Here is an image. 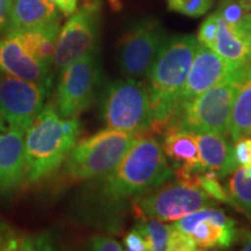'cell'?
I'll use <instances>...</instances> for the list:
<instances>
[{"label":"cell","instance_id":"cell-6","mask_svg":"<svg viewBox=\"0 0 251 251\" xmlns=\"http://www.w3.org/2000/svg\"><path fill=\"white\" fill-rule=\"evenodd\" d=\"M100 117L106 128L142 135L151 130L149 91L136 78L111 81L100 97Z\"/></svg>","mask_w":251,"mask_h":251},{"label":"cell","instance_id":"cell-37","mask_svg":"<svg viewBox=\"0 0 251 251\" xmlns=\"http://www.w3.org/2000/svg\"><path fill=\"white\" fill-rule=\"evenodd\" d=\"M248 17H249V18H251V12H250V13H249V14H248Z\"/></svg>","mask_w":251,"mask_h":251},{"label":"cell","instance_id":"cell-29","mask_svg":"<svg viewBox=\"0 0 251 251\" xmlns=\"http://www.w3.org/2000/svg\"><path fill=\"white\" fill-rule=\"evenodd\" d=\"M89 248L97 251H122L124 246L108 235H93L89 241Z\"/></svg>","mask_w":251,"mask_h":251},{"label":"cell","instance_id":"cell-34","mask_svg":"<svg viewBox=\"0 0 251 251\" xmlns=\"http://www.w3.org/2000/svg\"><path fill=\"white\" fill-rule=\"evenodd\" d=\"M186 0H168V8L171 12H179L181 6Z\"/></svg>","mask_w":251,"mask_h":251},{"label":"cell","instance_id":"cell-15","mask_svg":"<svg viewBox=\"0 0 251 251\" xmlns=\"http://www.w3.org/2000/svg\"><path fill=\"white\" fill-rule=\"evenodd\" d=\"M51 67L41 62L28 50L18 33L9 30L0 39V72L31 81L48 80Z\"/></svg>","mask_w":251,"mask_h":251},{"label":"cell","instance_id":"cell-12","mask_svg":"<svg viewBox=\"0 0 251 251\" xmlns=\"http://www.w3.org/2000/svg\"><path fill=\"white\" fill-rule=\"evenodd\" d=\"M172 227L190 235L196 242L198 250L225 249L231 247L237 238L235 221L211 207L196 211L176 220Z\"/></svg>","mask_w":251,"mask_h":251},{"label":"cell","instance_id":"cell-2","mask_svg":"<svg viewBox=\"0 0 251 251\" xmlns=\"http://www.w3.org/2000/svg\"><path fill=\"white\" fill-rule=\"evenodd\" d=\"M79 118L65 119L52 103L46 105L25 133V183L36 184L63 165L77 143Z\"/></svg>","mask_w":251,"mask_h":251},{"label":"cell","instance_id":"cell-7","mask_svg":"<svg viewBox=\"0 0 251 251\" xmlns=\"http://www.w3.org/2000/svg\"><path fill=\"white\" fill-rule=\"evenodd\" d=\"M215 205L200 187L174 181L156 187L135 200L131 212L136 219H155L159 221H176L203 207Z\"/></svg>","mask_w":251,"mask_h":251},{"label":"cell","instance_id":"cell-26","mask_svg":"<svg viewBox=\"0 0 251 251\" xmlns=\"http://www.w3.org/2000/svg\"><path fill=\"white\" fill-rule=\"evenodd\" d=\"M170 241H169V251H194L198 247L190 235L178 230L170 225Z\"/></svg>","mask_w":251,"mask_h":251},{"label":"cell","instance_id":"cell-31","mask_svg":"<svg viewBox=\"0 0 251 251\" xmlns=\"http://www.w3.org/2000/svg\"><path fill=\"white\" fill-rule=\"evenodd\" d=\"M13 0H0V34L7 33L9 27V13Z\"/></svg>","mask_w":251,"mask_h":251},{"label":"cell","instance_id":"cell-25","mask_svg":"<svg viewBox=\"0 0 251 251\" xmlns=\"http://www.w3.org/2000/svg\"><path fill=\"white\" fill-rule=\"evenodd\" d=\"M216 34H218V14L214 12L203 20L199 30H198V43L213 49L215 45Z\"/></svg>","mask_w":251,"mask_h":251},{"label":"cell","instance_id":"cell-35","mask_svg":"<svg viewBox=\"0 0 251 251\" xmlns=\"http://www.w3.org/2000/svg\"><path fill=\"white\" fill-rule=\"evenodd\" d=\"M242 250L251 251V230L247 231L242 237Z\"/></svg>","mask_w":251,"mask_h":251},{"label":"cell","instance_id":"cell-18","mask_svg":"<svg viewBox=\"0 0 251 251\" xmlns=\"http://www.w3.org/2000/svg\"><path fill=\"white\" fill-rule=\"evenodd\" d=\"M213 50L236 67L246 68L251 64V52L241 31L237 27L226 23L219 15L218 34Z\"/></svg>","mask_w":251,"mask_h":251},{"label":"cell","instance_id":"cell-4","mask_svg":"<svg viewBox=\"0 0 251 251\" xmlns=\"http://www.w3.org/2000/svg\"><path fill=\"white\" fill-rule=\"evenodd\" d=\"M247 68L237 69L196 98L179 103L165 130L174 128L192 133L229 134L235 94Z\"/></svg>","mask_w":251,"mask_h":251},{"label":"cell","instance_id":"cell-32","mask_svg":"<svg viewBox=\"0 0 251 251\" xmlns=\"http://www.w3.org/2000/svg\"><path fill=\"white\" fill-rule=\"evenodd\" d=\"M62 12L65 17H69L77 9L78 0H49Z\"/></svg>","mask_w":251,"mask_h":251},{"label":"cell","instance_id":"cell-33","mask_svg":"<svg viewBox=\"0 0 251 251\" xmlns=\"http://www.w3.org/2000/svg\"><path fill=\"white\" fill-rule=\"evenodd\" d=\"M238 30L241 31V34H242L244 40H246L248 47H249V50L251 52V18H249L247 15V18L244 19V21L242 24L240 25V26L237 27Z\"/></svg>","mask_w":251,"mask_h":251},{"label":"cell","instance_id":"cell-36","mask_svg":"<svg viewBox=\"0 0 251 251\" xmlns=\"http://www.w3.org/2000/svg\"><path fill=\"white\" fill-rule=\"evenodd\" d=\"M242 4L246 6V7L249 9V11H251V0H240Z\"/></svg>","mask_w":251,"mask_h":251},{"label":"cell","instance_id":"cell-27","mask_svg":"<svg viewBox=\"0 0 251 251\" xmlns=\"http://www.w3.org/2000/svg\"><path fill=\"white\" fill-rule=\"evenodd\" d=\"M214 5V0H186L181 6L179 12L191 18H198L206 14Z\"/></svg>","mask_w":251,"mask_h":251},{"label":"cell","instance_id":"cell-24","mask_svg":"<svg viewBox=\"0 0 251 251\" xmlns=\"http://www.w3.org/2000/svg\"><path fill=\"white\" fill-rule=\"evenodd\" d=\"M215 12L227 24L238 27L251 11H249L240 0H221Z\"/></svg>","mask_w":251,"mask_h":251},{"label":"cell","instance_id":"cell-28","mask_svg":"<svg viewBox=\"0 0 251 251\" xmlns=\"http://www.w3.org/2000/svg\"><path fill=\"white\" fill-rule=\"evenodd\" d=\"M233 149L238 166H251V136H244L235 141Z\"/></svg>","mask_w":251,"mask_h":251},{"label":"cell","instance_id":"cell-22","mask_svg":"<svg viewBox=\"0 0 251 251\" xmlns=\"http://www.w3.org/2000/svg\"><path fill=\"white\" fill-rule=\"evenodd\" d=\"M146 238L150 251H169L170 241V225L155 219H139L135 227Z\"/></svg>","mask_w":251,"mask_h":251},{"label":"cell","instance_id":"cell-19","mask_svg":"<svg viewBox=\"0 0 251 251\" xmlns=\"http://www.w3.org/2000/svg\"><path fill=\"white\" fill-rule=\"evenodd\" d=\"M229 134L234 142L241 137L251 136V64L244 71L235 94Z\"/></svg>","mask_w":251,"mask_h":251},{"label":"cell","instance_id":"cell-20","mask_svg":"<svg viewBox=\"0 0 251 251\" xmlns=\"http://www.w3.org/2000/svg\"><path fill=\"white\" fill-rule=\"evenodd\" d=\"M52 246L48 234L29 235L6 222L0 224V251L51 250Z\"/></svg>","mask_w":251,"mask_h":251},{"label":"cell","instance_id":"cell-8","mask_svg":"<svg viewBox=\"0 0 251 251\" xmlns=\"http://www.w3.org/2000/svg\"><path fill=\"white\" fill-rule=\"evenodd\" d=\"M101 68L98 52L84 56L59 72L54 106L61 117L79 118L92 105L99 89Z\"/></svg>","mask_w":251,"mask_h":251},{"label":"cell","instance_id":"cell-23","mask_svg":"<svg viewBox=\"0 0 251 251\" xmlns=\"http://www.w3.org/2000/svg\"><path fill=\"white\" fill-rule=\"evenodd\" d=\"M219 176L213 171H203L197 177L196 184L205 192L207 196L211 197L213 200L220 202H225L227 205L234 207L233 200L229 196L228 191L220 183Z\"/></svg>","mask_w":251,"mask_h":251},{"label":"cell","instance_id":"cell-14","mask_svg":"<svg viewBox=\"0 0 251 251\" xmlns=\"http://www.w3.org/2000/svg\"><path fill=\"white\" fill-rule=\"evenodd\" d=\"M25 133L0 117V196L15 192L25 183Z\"/></svg>","mask_w":251,"mask_h":251},{"label":"cell","instance_id":"cell-10","mask_svg":"<svg viewBox=\"0 0 251 251\" xmlns=\"http://www.w3.org/2000/svg\"><path fill=\"white\" fill-rule=\"evenodd\" d=\"M166 37L155 19H143L133 25L119 42L117 59L121 74L136 79L147 76Z\"/></svg>","mask_w":251,"mask_h":251},{"label":"cell","instance_id":"cell-17","mask_svg":"<svg viewBox=\"0 0 251 251\" xmlns=\"http://www.w3.org/2000/svg\"><path fill=\"white\" fill-rule=\"evenodd\" d=\"M58 12L49 0H13L8 30L34 29L57 23Z\"/></svg>","mask_w":251,"mask_h":251},{"label":"cell","instance_id":"cell-5","mask_svg":"<svg viewBox=\"0 0 251 251\" xmlns=\"http://www.w3.org/2000/svg\"><path fill=\"white\" fill-rule=\"evenodd\" d=\"M140 136L106 128L77 141L63 163V174L71 181H89L107 174Z\"/></svg>","mask_w":251,"mask_h":251},{"label":"cell","instance_id":"cell-13","mask_svg":"<svg viewBox=\"0 0 251 251\" xmlns=\"http://www.w3.org/2000/svg\"><path fill=\"white\" fill-rule=\"evenodd\" d=\"M247 68V67H246ZM242 69L222 58L214 50L198 43L192 64L186 81L181 90L177 106L187 100L196 98L212 86L216 85L231 72ZM176 106V107H177Z\"/></svg>","mask_w":251,"mask_h":251},{"label":"cell","instance_id":"cell-3","mask_svg":"<svg viewBox=\"0 0 251 251\" xmlns=\"http://www.w3.org/2000/svg\"><path fill=\"white\" fill-rule=\"evenodd\" d=\"M197 46L198 41L193 35L166 37L147 74L153 133L164 134L168 127L186 81Z\"/></svg>","mask_w":251,"mask_h":251},{"label":"cell","instance_id":"cell-1","mask_svg":"<svg viewBox=\"0 0 251 251\" xmlns=\"http://www.w3.org/2000/svg\"><path fill=\"white\" fill-rule=\"evenodd\" d=\"M174 177L162 144L143 134L107 174L86 183L75 212L84 224L119 234L135 200Z\"/></svg>","mask_w":251,"mask_h":251},{"label":"cell","instance_id":"cell-21","mask_svg":"<svg viewBox=\"0 0 251 251\" xmlns=\"http://www.w3.org/2000/svg\"><path fill=\"white\" fill-rule=\"evenodd\" d=\"M234 207L251 219V166H238L227 183Z\"/></svg>","mask_w":251,"mask_h":251},{"label":"cell","instance_id":"cell-9","mask_svg":"<svg viewBox=\"0 0 251 251\" xmlns=\"http://www.w3.org/2000/svg\"><path fill=\"white\" fill-rule=\"evenodd\" d=\"M100 0H86L58 31L54 67L58 72L84 56L98 52Z\"/></svg>","mask_w":251,"mask_h":251},{"label":"cell","instance_id":"cell-11","mask_svg":"<svg viewBox=\"0 0 251 251\" xmlns=\"http://www.w3.org/2000/svg\"><path fill=\"white\" fill-rule=\"evenodd\" d=\"M50 81H31L0 72V117L27 130L45 107Z\"/></svg>","mask_w":251,"mask_h":251},{"label":"cell","instance_id":"cell-30","mask_svg":"<svg viewBox=\"0 0 251 251\" xmlns=\"http://www.w3.org/2000/svg\"><path fill=\"white\" fill-rule=\"evenodd\" d=\"M124 246L126 247V249L129 251L149 250L146 238L136 228H133L130 231H128L124 238Z\"/></svg>","mask_w":251,"mask_h":251},{"label":"cell","instance_id":"cell-16","mask_svg":"<svg viewBox=\"0 0 251 251\" xmlns=\"http://www.w3.org/2000/svg\"><path fill=\"white\" fill-rule=\"evenodd\" d=\"M199 148L200 165L205 171H213L224 178L238 168L234 149L226 135L218 133H194Z\"/></svg>","mask_w":251,"mask_h":251}]
</instances>
